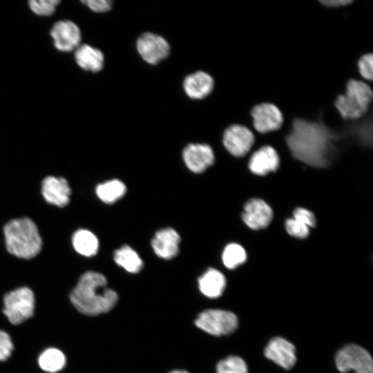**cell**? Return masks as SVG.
<instances>
[{"instance_id": "obj_2", "label": "cell", "mask_w": 373, "mask_h": 373, "mask_svg": "<svg viewBox=\"0 0 373 373\" xmlns=\"http://www.w3.org/2000/svg\"><path fill=\"white\" fill-rule=\"evenodd\" d=\"M107 280L100 273L83 274L70 294L73 305L80 313L96 316L110 311L117 303L116 291L106 287Z\"/></svg>"}, {"instance_id": "obj_20", "label": "cell", "mask_w": 373, "mask_h": 373, "mask_svg": "<svg viewBox=\"0 0 373 373\" xmlns=\"http://www.w3.org/2000/svg\"><path fill=\"white\" fill-rule=\"evenodd\" d=\"M200 291L207 297H219L224 290L226 278L224 275L214 268L208 269L198 279Z\"/></svg>"}, {"instance_id": "obj_11", "label": "cell", "mask_w": 373, "mask_h": 373, "mask_svg": "<svg viewBox=\"0 0 373 373\" xmlns=\"http://www.w3.org/2000/svg\"><path fill=\"white\" fill-rule=\"evenodd\" d=\"M136 48L140 57L151 65L166 59L170 52L168 41L163 37L153 32L142 34L137 40Z\"/></svg>"}, {"instance_id": "obj_10", "label": "cell", "mask_w": 373, "mask_h": 373, "mask_svg": "<svg viewBox=\"0 0 373 373\" xmlns=\"http://www.w3.org/2000/svg\"><path fill=\"white\" fill-rule=\"evenodd\" d=\"M54 47L59 51H75L81 44L82 32L79 27L68 19L56 21L50 30Z\"/></svg>"}, {"instance_id": "obj_22", "label": "cell", "mask_w": 373, "mask_h": 373, "mask_svg": "<svg viewBox=\"0 0 373 373\" xmlns=\"http://www.w3.org/2000/svg\"><path fill=\"white\" fill-rule=\"evenodd\" d=\"M115 262L129 273L136 274L142 267L143 262L137 252L128 245H124L114 252Z\"/></svg>"}, {"instance_id": "obj_8", "label": "cell", "mask_w": 373, "mask_h": 373, "mask_svg": "<svg viewBox=\"0 0 373 373\" xmlns=\"http://www.w3.org/2000/svg\"><path fill=\"white\" fill-rule=\"evenodd\" d=\"M338 370L346 373H373V362L370 354L364 348L354 344L345 346L336 356Z\"/></svg>"}, {"instance_id": "obj_26", "label": "cell", "mask_w": 373, "mask_h": 373, "mask_svg": "<svg viewBox=\"0 0 373 373\" xmlns=\"http://www.w3.org/2000/svg\"><path fill=\"white\" fill-rule=\"evenodd\" d=\"M216 372L217 373H247V367L240 357L231 356L218 363Z\"/></svg>"}, {"instance_id": "obj_30", "label": "cell", "mask_w": 373, "mask_h": 373, "mask_svg": "<svg viewBox=\"0 0 373 373\" xmlns=\"http://www.w3.org/2000/svg\"><path fill=\"white\" fill-rule=\"evenodd\" d=\"M291 218L307 226L309 229H315L317 226L316 215L310 210L304 207L296 208Z\"/></svg>"}, {"instance_id": "obj_28", "label": "cell", "mask_w": 373, "mask_h": 373, "mask_svg": "<svg viewBox=\"0 0 373 373\" xmlns=\"http://www.w3.org/2000/svg\"><path fill=\"white\" fill-rule=\"evenodd\" d=\"M284 227L288 236L298 240L307 239L311 233V229L293 218H287Z\"/></svg>"}, {"instance_id": "obj_25", "label": "cell", "mask_w": 373, "mask_h": 373, "mask_svg": "<svg viewBox=\"0 0 373 373\" xmlns=\"http://www.w3.org/2000/svg\"><path fill=\"white\" fill-rule=\"evenodd\" d=\"M39 367L45 372L55 373L64 368L66 357L64 353L56 348H48L39 356Z\"/></svg>"}, {"instance_id": "obj_6", "label": "cell", "mask_w": 373, "mask_h": 373, "mask_svg": "<svg viewBox=\"0 0 373 373\" xmlns=\"http://www.w3.org/2000/svg\"><path fill=\"white\" fill-rule=\"evenodd\" d=\"M195 323L198 327L214 336L233 332L238 323L236 314L222 309L205 310L198 315Z\"/></svg>"}, {"instance_id": "obj_27", "label": "cell", "mask_w": 373, "mask_h": 373, "mask_svg": "<svg viewBox=\"0 0 373 373\" xmlns=\"http://www.w3.org/2000/svg\"><path fill=\"white\" fill-rule=\"evenodd\" d=\"M60 3L59 0H31L28 2V6L35 15L49 17L55 12Z\"/></svg>"}, {"instance_id": "obj_21", "label": "cell", "mask_w": 373, "mask_h": 373, "mask_svg": "<svg viewBox=\"0 0 373 373\" xmlns=\"http://www.w3.org/2000/svg\"><path fill=\"white\" fill-rule=\"evenodd\" d=\"M72 244L79 254L91 257L97 253L99 241L96 236L87 229H79L72 236Z\"/></svg>"}, {"instance_id": "obj_9", "label": "cell", "mask_w": 373, "mask_h": 373, "mask_svg": "<svg viewBox=\"0 0 373 373\" xmlns=\"http://www.w3.org/2000/svg\"><path fill=\"white\" fill-rule=\"evenodd\" d=\"M271 206L259 198L249 199L243 205L240 218L245 225L252 231L267 228L274 219Z\"/></svg>"}, {"instance_id": "obj_14", "label": "cell", "mask_w": 373, "mask_h": 373, "mask_svg": "<svg viewBox=\"0 0 373 373\" xmlns=\"http://www.w3.org/2000/svg\"><path fill=\"white\" fill-rule=\"evenodd\" d=\"M182 158L191 171L200 173L213 164L215 154L209 144L194 143L188 144L184 149Z\"/></svg>"}, {"instance_id": "obj_13", "label": "cell", "mask_w": 373, "mask_h": 373, "mask_svg": "<svg viewBox=\"0 0 373 373\" xmlns=\"http://www.w3.org/2000/svg\"><path fill=\"white\" fill-rule=\"evenodd\" d=\"M280 164L278 152L271 146H262L251 152L247 167L254 175L264 177L276 172Z\"/></svg>"}, {"instance_id": "obj_18", "label": "cell", "mask_w": 373, "mask_h": 373, "mask_svg": "<svg viewBox=\"0 0 373 373\" xmlns=\"http://www.w3.org/2000/svg\"><path fill=\"white\" fill-rule=\"evenodd\" d=\"M214 79L204 71H197L187 75L183 81V88L186 95L193 99H202L214 88Z\"/></svg>"}, {"instance_id": "obj_4", "label": "cell", "mask_w": 373, "mask_h": 373, "mask_svg": "<svg viewBox=\"0 0 373 373\" xmlns=\"http://www.w3.org/2000/svg\"><path fill=\"white\" fill-rule=\"evenodd\" d=\"M373 91L369 83L350 79L343 94L337 95L334 106L344 120H356L372 110Z\"/></svg>"}, {"instance_id": "obj_17", "label": "cell", "mask_w": 373, "mask_h": 373, "mask_svg": "<svg viewBox=\"0 0 373 373\" xmlns=\"http://www.w3.org/2000/svg\"><path fill=\"white\" fill-rule=\"evenodd\" d=\"M265 356L285 369H290L296 363L295 347L281 337L271 339L265 349Z\"/></svg>"}, {"instance_id": "obj_34", "label": "cell", "mask_w": 373, "mask_h": 373, "mask_svg": "<svg viewBox=\"0 0 373 373\" xmlns=\"http://www.w3.org/2000/svg\"><path fill=\"white\" fill-rule=\"evenodd\" d=\"M169 373H188V372L184 370H173L170 372Z\"/></svg>"}, {"instance_id": "obj_12", "label": "cell", "mask_w": 373, "mask_h": 373, "mask_svg": "<svg viewBox=\"0 0 373 373\" xmlns=\"http://www.w3.org/2000/svg\"><path fill=\"white\" fill-rule=\"evenodd\" d=\"M254 130L265 134L279 130L283 123V116L274 104L262 103L253 107L251 111Z\"/></svg>"}, {"instance_id": "obj_15", "label": "cell", "mask_w": 373, "mask_h": 373, "mask_svg": "<svg viewBox=\"0 0 373 373\" xmlns=\"http://www.w3.org/2000/svg\"><path fill=\"white\" fill-rule=\"evenodd\" d=\"M41 193L47 202L63 207L70 201L71 190L65 178L47 176L41 183Z\"/></svg>"}, {"instance_id": "obj_5", "label": "cell", "mask_w": 373, "mask_h": 373, "mask_svg": "<svg viewBox=\"0 0 373 373\" xmlns=\"http://www.w3.org/2000/svg\"><path fill=\"white\" fill-rule=\"evenodd\" d=\"M35 303L30 288L19 287L5 294L3 312L12 325H19L33 315Z\"/></svg>"}, {"instance_id": "obj_7", "label": "cell", "mask_w": 373, "mask_h": 373, "mask_svg": "<svg viewBox=\"0 0 373 373\" xmlns=\"http://www.w3.org/2000/svg\"><path fill=\"white\" fill-rule=\"evenodd\" d=\"M255 141V135L249 128L237 124L227 126L222 135L224 149L236 158L245 157L253 152Z\"/></svg>"}, {"instance_id": "obj_32", "label": "cell", "mask_w": 373, "mask_h": 373, "mask_svg": "<svg viewBox=\"0 0 373 373\" xmlns=\"http://www.w3.org/2000/svg\"><path fill=\"white\" fill-rule=\"evenodd\" d=\"M81 2L91 11L97 13L109 11L113 5V1L111 0H84Z\"/></svg>"}, {"instance_id": "obj_23", "label": "cell", "mask_w": 373, "mask_h": 373, "mask_svg": "<svg viewBox=\"0 0 373 373\" xmlns=\"http://www.w3.org/2000/svg\"><path fill=\"white\" fill-rule=\"evenodd\" d=\"M126 191V185L117 179L106 181L96 187L97 197L106 204L115 202L125 195Z\"/></svg>"}, {"instance_id": "obj_24", "label": "cell", "mask_w": 373, "mask_h": 373, "mask_svg": "<svg viewBox=\"0 0 373 373\" xmlns=\"http://www.w3.org/2000/svg\"><path fill=\"white\" fill-rule=\"evenodd\" d=\"M247 253L240 244L231 242L223 249L221 259L224 267L229 269H234L245 264L247 260Z\"/></svg>"}, {"instance_id": "obj_33", "label": "cell", "mask_w": 373, "mask_h": 373, "mask_svg": "<svg viewBox=\"0 0 373 373\" xmlns=\"http://www.w3.org/2000/svg\"><path fill=\"white\" fill-rule=\"evenodd\" d=\"M325 7L329 8H338L346 6L352 3L354 0H318Z\"/></svg>"}, {"instance_id": "obj_16", "label": "cell", "mask_w": 373, "mask_h": 373, "mask_svg": "<svg viewBox=\"0 0 373 373\" xmlns=\"http://www.w3.org/2000/svg\"><path fill=\"white\" fill-rule=\"evenodd\" d=\"M180 237L172 228H164L157 231L151 240L155 254L160 258L170 260L179 252Z\"/></svg>"}, {"instance_id": "obj_29", "label": "cell", "mask_w": 373, "mask_h": 373, "mask_svg": "<svg viewBox=\"0 0 373 373\" xmlns=\"http://www.w3.org/2000/svg\"><path fill=\"white\" fill-rule=\"evenodd\" d=\"M357 68L360 76L367 83L373 79V53L362 55L357 61Z\"/></svg>"}, {"instance_id": "obj_3", "label": "cell", "mask_w": 373, "mask_h": 373, "mask_svg": "<svg viewBox=\"0 0 373 373\" xmlns=\"http://www.w3.org/2000/svg\"><path fill=\"white\" fill-rule=\"evenodd\" d=\"M8 251L23 259H30L41 251L42 240L36 224L23 217L8 221L3 227Z\"/></svg>"}, {"instance_id": "obj_1", "label": "cell", "mask_w": 373, "mask_h": 373, "mask_svg": "<svg viewBox=\"0 0 373 373\" xmlns=\"http://www.w3.org/2000/svg\"><path fill=\"white\" fill-rule=\"evenodd\" d=\"M321 111L319 117L312 120V114L307 117H294L285 142L291 156L298 161L315 169L328 167L336 153L335 140L341 138L332 127L343 119L335 109L332 113Z\"/></svg>"}, {"instance_id": "obj_19", "label": "cell", "mask_w": 373, "mask_h": 373, "mask_svg": "<svg viewBox=\"0 0 373 373\" xmlns=\"http://www.w3.org/2000/svg\"><path fill=\"white\" fill-rule=\"evenodd\" d=\"M75 61L82 70L91 73L102 70L104 55L98 48L88 44H80L74 51Z\"/></svg>"}, {"instance_id": "obj_31", "label": "cell", "mask_w": 373, "mask_h": 373, "mask_svg": "<svg viewBox=\"0 0 373 373\" xmlns=\"http://www.w3.org/2000/svg\"><path fill=\"white\" fill-rule=\"evenodd\" d=\"M14 346L8 333L0 330V361L8 359L13 350Z\"/></svg>"}]
</instances>
